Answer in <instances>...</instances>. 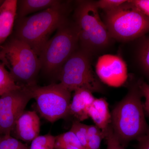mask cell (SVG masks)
Here are the masks:
<instances>
[{"instance_id":"6da1fadb","label":"cell","mask_w":149,"mask_h":149,"mask_svg":"<svg viewBox=\"0 0 149 149\" xmlns=\"http://www.w3.org/2000/svg\"><path fill=\"white\" fill-rule=\"evenodd\" d=\"M69 2L33 15L16 18L11 35L28 45L39 56L51 35L69 19Z\"/></svg>"},{"instance_id":"7a4b0ae2","label":"cell","mask_w":149,"mask_h":149,"mask_svg":"<svg viewBox=\"0 0 149 149\" xmlns=\"http://www.w3.org/2000/svg\"><path fill=\"white\" fill-rule=\"evenodd\" d=\"M139 82L131 86L111 113L112 128L123 146L130 141H138L149 131Z\"/></svg>"},{"instance_id":"3957f363","label":"cell","mask_w":149,"mask_h":149,"mask_svg":"<svg viewBox=\"0 0 149 149\" xmlns=\"http://www.w3.org/2000/svg\"><path fill=\"white\" fill-rule=\"evenodd\" d=\"M72 19L78 31L80 48L93 56L109 47L113 40L95 1H76Z\"/></svg>"},{"instance_id":"277c9868","label":"cell","mask_w":149,"mask_h":149,"mask_svg":"<svg viewBox=\"0 0 149 149\" xmlns=\"http://www.w3.org/2000/svg\"><path fill=\"white\" fill-rule=\"evenodd\" d=\"M10 36L0 47L1 61L17 85L22 87L36 85L41 70L39 56L26 43Z\"/></svg>"},{"instance_id":"5b68a950","label":"cell","mask_w":149,"mask_h":149,"mask_svg":"<svg viewBox=\"0 0 149 149\" xmlns=\"http://www.w3.org/2000/svg\"><path fill=\"white\" fill-rule=\"evenodd\" d=\"M44 46L39 56L41 70L48 75H58L65 62L80 47L78 31L72 19L62 24Z\"/></svg>"},{"instance_id":"8992f818","label":"cell","mask_w":149,"mask_h":149,"mask_svg":"<svg viewBox=\"0 0 149 149\" xmlns=\"http://www.w3.org/2000/svg\"><path fill=\"white\" fill-rule=\"evenodd\" d=\"M103 22L111 39L119 42L132 41L149 32V17L129 1L105 12Z\"/></svg>"},{"instance_id":"52a82bcc","label":"cell","mask_w":149,"mask_h":149,"mask_svg":"<svg viewBox=\"0 0 149 149\" xmlns=\"http://www.w3.org/2000/svg\"><path fill=\"white\" fill-rule=\"evenodd\" d=\"M93 55L79 47L65 62L58 77L62 85L72 92L80 88L100 92L102 86L92 67Z\"/></svg>"},{"instance_id":"ba28073f","label":"cell","mask_w":149,"mask_h":149,"mask_svg":"<svg viewBox=\"0 0 149 149\" xmlns=\"http://www.w3.org/2000/svg\"><path fill=\"white\" fill-rule=\"evenodd\" d=\"M42 117L53 123L68 116L71 92L60 83L28 87Z\"/></svg>"},{"instance_id":"9c48e42d","label":"cell","mask_w":149,"mask_h":149,"mask_svg":"<svg viewBox=\"0 0 149 149\" xmlns=\"http://www.w3.org/2000/svg\"><path fill=\"white\" fill-rule=\"evenodd\" d=\"M32 99L28 87L13 90L0 96V136L11 135L17 120Z\"/></svg>"},{"instance_id":"30bf717a","label":"cell","mask_w":149,"mask_h":149,"mask_svg":"<svg viewBox=\"0 0 149 149\" xmlns=\"http://www.w3.org/2000/svg\"><path fill=\"white\" fill-rule=\"evenodd\" d=\"M40 130V118L37 113L24 111L17 120L11 133L18 140L32 142L39 136Z\"/></svg>"},{"instance_id":"8fae6325","label":"cell","mask_w":149,"mask_h":149,"mask_svg":"<svg viewBox=\"0 0 149 149\" xmlns=\"http://www.w3.org/2000/svg\"><path fill=\"white\" fill-rule=\"evenodd\" d=\"M74 92L68 115L72 116L76 120L81 122L89 118L88 110L95 98L93 93L86 88H79Z\"/></svg>"},{"instance_id":"7c38bea8","label":"cell","mask_w":149,"mask_h":149,"mask_svg":"<svg viewBox=\"0 0 149 149\" xmlns=\"http://www.w3.org/2000/svg\"><path fill=\"white\" fill-rule=\"evenodd\" d=\"M17 7V0H4L0 7V47L13 32Z\"/></svg>"},{"instance_id":"4fadbf2b","label":"cell","mask_w":149,"mask_h":149,"mask_svg":"<svg viewBox=\"0 0 149 149\" xmlns=\"http://www.w3.org/2000/svg\"><path fill=\"white\" fill-rule=\"evenodd\" d=\"M88 114L95 125L101 130L105 139L111 123V113L106 100L103 98L95 99L90 107Z\"/></svg>"},{"instance_id":"5bb4252c","label":"cell","mask_w":149,"mask_h":149,"mask_svg":"<svg viewBox=\"0 0 149 149\" xmlns=\"http://www.w3.org/2000/svg\"><path fill=\"white\" fill-rule=\"evenodd\" d=\"M63 1L59 0H19L17 1L16 18L25 17L32 13L54 7Z\"/></svg>"},{"instance_id":"9a60e30c","label":"cell","mask_w":149,"mask_h":149,"mask_svg":"<svg viewBox=\"0 0 149 149\" xmlns=\"http://www.w3.org/2000/svg\"><path fill=\"white\" fill-rule=\"evenodd\" d=\"M21 88L17 85L5 65L0 61V96L9 91Z\"/></svg>"},{"instance_id":"2e32d148","label":"cell","mask_w":149,"mask_h":149,"mask_svg":"<svg viewBox=\"0 0 149 149\" xmlns=\"http://www.w3.org/2000/svg\"><path fill=\"white\" fill-rule=\"evenodd\" d=\"M104 139L101 130L95 125H88L87 149H100L102 139Z\"/></svg>"},{"instance_id":"e0dca14e","label":"cell","mask_w":149,"mask_h":149,"mask_svg":"<svg viewBox=\"0 0 149 149\" xmlns=\"http://www.w3.org/2000/svg\"><path fill=\"white\" fill-rule=\"evenodd\" d=\"M56 137L50 134L40 136L31 142L29 149H54Z\"/></svg>"},{"instance_id":"ac0fdd59","label":"cell","mask_w":149,"mask_h":149,"mask_svg":"<svg viewBox=\"0 0 149 149\" xmlns=\"http://www.w3.org/2000/svg\"><path fill=\"white\" fill-rule=\"evenodd\" d=\"M80 141L82 146L87 149L88 142V125H85L78 120H74L72 122L70 128Z\"/></svg>"},{"instance_id":"d6986e66","label":"cell","mask_w":149,"mask_h":149,"mask_svg":"<svg viewBox=\"0 0 149 149\" xmlns=\"http://www.w3.org/2000/svg\"><path fill=\"white\" fill-rule=\"evenodd\" d=\"M0 149H29L26 144L11 135L0 136Z\"/></svg>"},{"instance_id":"ffe728a7","label":"cell","mask_w":149,"mask_h":149,"mask_svg":"<svg viewBox=\"0 0 149 149\" xmlns=\"http://www.w3.org/2000/svg\"><path fill=\"white\" fill-rule=\"evenodd\" d=\"M138 58L144 72L149 77V37L144 40L140 47Z\"/></svg>"},{"instance_id":"44dd1931","label":"cell","mask_w":149,"mask_h":149,"mask_svg":"<svg viewBox=\"0 0 149 149\" xmlns=\"http://www.w3.org/2000/svg\"><path fill=\"white\" fill-rule=\"evenodd\" d=\"M55 146H65V145H73L85 149L80 141L72 130L62 133L58 136H55Z\"/></svg>"},{"instance_id":"7402d4cb","label":"cell","mask_w":149,"mask_h":149,"mask_svg":"<svg viewBox=\"0 0 149 149\" xmlns=\"http://www.w3.org/2000/svg\"><path fill=\"white\" fill-rule=\"evenodd\" d=\"M125 0H99L95 1L96 5L98 9L107 12L120 6L126 2Z\"/></svg>"},{"instance_id":"603a6c76","label":"cell","mask_w":149,"mask_h":149,"mask_svg":"<svg viewBox=\"0 0 149 149\" xmlns=\"http://www.w3.org/2000/svg\"><path fill=\"white\" fill-rule=\"evenodd\" d=\"M105 139L107 141V149H124L114 134L111 125L110 126Z\"/></svg>"},{"instance_id":"cb8c5ba5","label":"cell","mask_w":149,"mask_h":149,"mask_svg":"<svg viewBox=\"0 0 149 149\" xmlns=\"http://www.w3.org/2000/svg\"><path fill=\"white\" fill-rule=\"evenodd\" d=\"M129 2L149 17V0H131Z\"/></svg>"},{"instance_id":"d4e9b609","label":"cell","mask_w":149,"mask_h":149,"mask_svg":"<svg viewBox=\"0 0 149 149\" xmlns=\"http://www.w3.org/2000/svg\"><path fill=\"white\" fill-rule=\"evenodd\" d=\"M139 88L142 96L145 98L143 104L144 110L149 114V84L140 81Z\"/></svg>"},{"instance_id":"484cf974","label":"cell","mask_w":149,"mask_h":149,"mask_svg":"<svg viewBox=\"0 0 149 149\" xmlns=\"http://www.w3.org/2000/svg\"><path fill=\"white\" fill-rule=\"evenodd\" d=\"M138 141L139 142L138 149H149V131Z\"/></svg>"},{"instance_id":"4316f807","label":"cell","mask_w":149,"mask_h":149,"mask_svg":"<svg viewBox=\"0 0 149 149\" xmlns=\"http://www.w3.org/2000/svg\"><path fill=\"white\" fill-rule=\"evenodd\" d=\"M54 149H84L83 148L73 146V145H65V146H55Z\"/></svg>"},{"instance_id":"83f0119b","label":"cell","mask_w":149,"mask_h":149,"mask_svg":"<svg viewBox=\"0 0 149 149\" xmlns=\"http://www.w3.org/2000/svg\"><path fill=\"white\" fill-rule=\"evenodd\" d=\"M4 1V0H0V7L2 5Z\"/></svg>"},{"instance_id":"f1b7e54d","label":"cell","mask_w":149,"mask_h":149,"mask_svg":"<svg viewBox=\"0 0 149 149\" xmlns=\"http://www.w3.org/2000/svg\"><path fill=\"white\" fill-rule=\"evenodd\" d=\"M2 56L1 54V53H0V61H1V59Z\"/></svg>"}]
</instances>
